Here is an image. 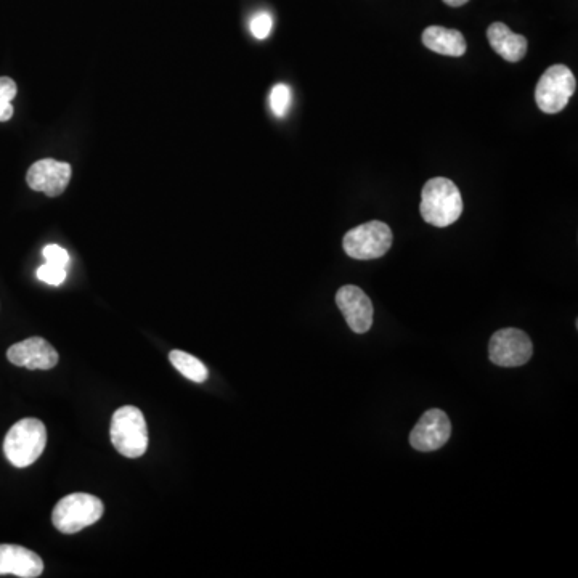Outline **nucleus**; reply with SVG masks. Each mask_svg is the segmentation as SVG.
<instances>
[{"label":"nucleus","mask_w":578,"mask_h":578,"mask_svg":"<svg viewBox=\"0 0 578 578\" xmlns=\"http://www.w3.org/2000/svg\"><path fill=\"white\" fill-rule=\"evenodd\" d=\"M272 28L273 18L272 15L267 12L257 13V15H254L251 21H249V29H251L253 36L259 39V41L267 39L270 33H272Z\"/></svg>","instance_id":"nucleus-18"},{"label":"nucleus","mask_w":578,"mask_h":578,"mask_svg":"<svg viewBox=\"0 0 578 578\" xmlns=\"http://www.w3.org/2000/svg\"><path fill=\"white\" fill-rule=\"evenodd\" d=\"M71 166L55 159H41L29 167L26 182L29 188L50 198L62 195L71 180Z\"/></svg>","instance_id":"nucleus-10"},{"label":"nucleus","mask_w":578,"mask_h":578,"mask_svg":"<svg viewBox=\"0 0 578 578\" xmlns=\"http://www.w3.org/2000/svg\"><path fill=\"white\" fill-rule=\"evenodd\" d=\"M420 212L423 219L434 227L455 224L463 214V198L452 180L436 177L424 185Z\"/></svg>","instance_id":"nucleus-1"},{"label":"nucleus","mask_w":578,"mask_h":578,"mask_svg":"<svg viewBox=\"0 0 578 578\" xmlns=\"http://www.w3.org/2000/svg\"><path fill=\"white\" fill-rule=\"evenodd\" d=\"M487 39L492 49L506 62L517 63L526 57L529 47L526 37L513 33L505 23H492L487 29Z\"/></svg>","instance_id":"nucleus-13"},{"label":"nucleus","mask_w":578,"mask_h":578,"mask_svg":"<svg viewBox=\"0 0 578 578\" xmlns=\"http://www.w3.org/2000/svg\"><path fill=\"white\" fill-rule=\"evenodd\" d=\"M37 278L47 285L60 286L66 280V269L47 262L37 269Z\"/></svg>","instance_id":"nucleus-19"},{"label":"nucleus","mask_w":578,"mask_h":578,"mask_svg":"<svg viewBox=\"0 0 578 578\" xmlns=\"http://www.w3.org/2000/svg\"><path fill=\"white\" fill-rule=\"evenodd\" d=\"M103 511L105 508L100 498L89 493H71L53 508V526L62 534H78L100 521Z\"/></svg>","instance_id":"nucleus-4"},{"label":"nucleus","mask_w":578,"mask_h":578,"mask_svg":"<svg viewBox=\"0 0 578 578\" xmlns=\"http://www.w3.org/2000/svg\"><path fill=\"white\" fill-rule=\"evenodd\" d=\"M577 89V81L566 65H553L542 74L535 89V100L543 113L556 114L566 108Z\"/></svg>","instance_id":"nucleus-6"},{"label":"nucleus","mask_w":578,"mask_h":578,"mask_svg":"<svg viewBox=\"0 0 578 578\" xmlns=\"http://www.w3.org/2000/svg\"><path fill=\"white\" fill-rule=\"evenodd\" d=\"M452 436V423L447 413L432 408L421 416L410 434V444L418 452H434L447 444Z\"/></svg>","instance_id":"nucleus-8"},{"label":"nucleus","mask_w":578,"mask_h":578,"mask_svg":"<svg viewBox=\"0 0 578 578\" xmlns=\"http://www.w3.org/2000/svg\"><path fill=\"white\" fill-rule=\"evenodd\" d=\"M7 359L15 367L52 370L58 365V352L44 338H29L13 344L7 352Z\"/></svg>","instance_id":"nucleus-11"},{"label":"nucleus","mask_w":578,"mask_h":578,"mask_svg":"<svg viewBox=\"0 0 578 578\" xmlns=\"http://www.w3.org/2000/svg\"><path fill=\"white\" fill-rule=\"evenodd\" d=\"M423 44L431 52L445 57H463L468 49L466 39L460 31L447 29L444 26H429L424 29Z\"/></svg>","instance_id":"nucleus-14"},{"label":"nucleus","mask_w":578,"mask_h":578,"mask_svg":"<svg viewBox=\"0 0 578 578\" xmlns=\"http://www.w3.org/2000/svg\"><path fill=\"white\" fill-rule=\"evenodd\" d=\"M42 254H44V259L49 264L58 265V267H63V269H68V265H70V254L62 246H45Z\"/></svg>","instance_id":"nucleus-20"},{"label":"nucleus","mask_w":578,"mask_h":578,"mask_svg":"<svg viewBox=\"0 0 578 578\" xmlns=\"http://www.w3.org/2000/svg\"><path fill=\"white\" fill-rule=\"evenodd\" d=\"M111 442L126 458H140L148 450V428L139 408L126 405L111 418Z\"/></svg>","instance_id":"nucleus-3"},{"label":"nucleus","mask_w":578,"mask_h":578,"mask_svg":"<svg viewBox=\"0 0 578 578\" xmlns=\"http://www.w3.org/2000/svg\"><path fill=\"white\" fill-rule=\"evenodd\" d=\"M44 562L41 556L20 545H0V577L15 575L21 578L41 577Z\"/></svg>","instance_id":"nucleus-12"},{"label":"nucleus","mask_w":578,"mask_h":578,"mask_svg":"<svg viewBox=\"0 0 578 578\" xmlns=\"http://www.w3.org/2000/svg\"><path fill=\"white\" fill-rule=\"evenodd\" d=\"M336 304L354 333H367L373 325L375 309L367 293L359 286L346 285L336 293Z\"/></svg>","instance_id":"nucleus-9"},{"label":"nucleus","mask_w":578,"mask_h":578,"mask_svg":"<svg viewBox=\"0 0 578 578\" xmlns=\"http://www.w3.org/2000/svg\"><path fill=\"white\" fill-rule=\"evenodd\" d=\"M169 360H171L172 365L179 373H182L185 378L190 379L193 383H204L208 379L209 371L206 365L200 359L187 354V352L172 351L169 354Z\"/></svg>","instance_id":"nucleus-15"},{"label":"nucleus","mask_w":578,"mask_h":578,"mask_svg":"<svg viewBox=\"0 0 578 578\" xmlns=\"http://www.w3.org/2000/svg\"><path fill=\"white\" fill-rule=\"evenodd\" d=\"M47 445V429L36 418L13 424L4 440V453L15 468H28L42 455Z\"/></svg>","instance_id":"nucleus-2"},{"label":"nucleus","mask_w":578,"mask_h":578,"mask_svg":"<svg viewBox=\"0 0 578 578\" xmlns=\"http://www.w3.org/2000/svg\"><path fill=\"white\" fill-rule=\"evenodd\" d=\"M468 2L469 0H444V4L450 5V7H463Z\"/></svg>","instance_id":"nucleus-21"},{"label":"nucleus","mask_w":578,"mask_h":578,"mask_svg":"<svg viewBox=\"0 0 578 578\" xmlns=\"http://www.w3.org/2000/svg\"><path fill=\"white\" fill-rule=\"evenodd\" d=\"M392 241L391 227L379 220H371L349 230L342 240V246L352 259L371 261L383 257L391 249Z\"/></svg>","instance_id":"nucleus-5"},{"label":"nucleus","mask_w":578,"mask_h":578,"mask_svg":"<svg viewBox=\"0 0 578 578\" xmlns=\"http://www.w3.org/2000/svg\"><path fill=\"white\" fill-rule=\"evenodd\" d=\"M534 355L529 334L517 328H503L493 334L489 344L490 362L497 367L516 368L526 365Z\"/></svg>","instance_id":"nucleus-7"},{"label":"nucleus","mask_w":578,"mask_h":578,"mask_svg":"<svg viewBox=\"0 0 578 578\" xmlns=\"http://www.w3.org/2000/svg\"><path fill=\"white\" fill-rule=\"evenodd\" d=\"M17 97V84L10 78H0V123L13 116L12 100Z\"/></svg>","instance_id":"nucleus-16"},{"label":"nucleus","mask_w":578,"mask_h":578,"mask_svg":"<svg viewBox=\"0 0 578 578\" xmlns=\"http://www.w3.org/2000/svg\"><path fill=\"white\" fill-rule=\"evenodd\" d=\"M270 106L277 118H285L291 106V89L286 84H277L270 94Z\"/></svg>","instance_id":"nucleus-17"}]
</instances>
